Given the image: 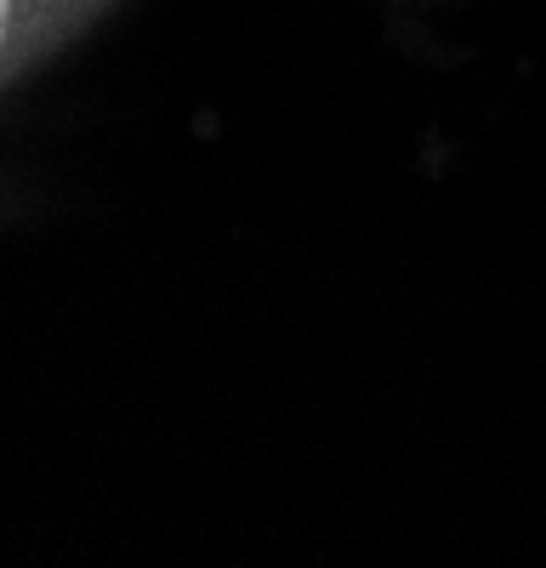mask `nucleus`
<instances>
[{
	"mask_svg": "<svg viewBox=\"0 0 546 568\" xmlns=\"http://www.w3.org/2000/svg\"><path fill=\"white\" fill-rule=\"evenodd\" d=\"M0 34H7V0H0Z\"/></svg>",
	"mask_w": 546,
	"mask_h": 568,
	"instance_id": "1",
	"label": "nucleus"
}]
</instances>
